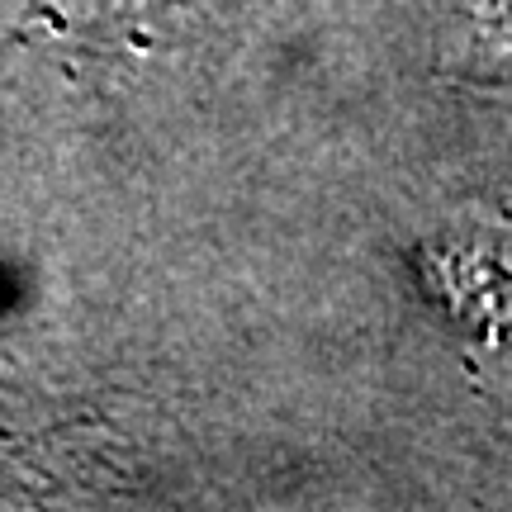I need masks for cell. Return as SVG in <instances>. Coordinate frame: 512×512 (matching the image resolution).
Returning <instances> with one entry per match:
<instances>
[{"label": "cell", "instance_id": "obj_1", "mask_svg": "<svg viewBox=\"0 0 512 512\" xmlns=\"http://www.w3.org/2000/svg\"><path fill=\"white\" fill-rule=\"evenodd\" d=\"M195 5V0H29V10L19 19L5 48H15L24 38H72L81 48H110L124 34L152 24L157 15Z\"/></svg>", "mask_w": 512, "mask_h": 512}]
</instances>
